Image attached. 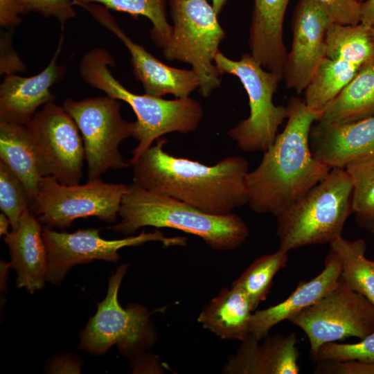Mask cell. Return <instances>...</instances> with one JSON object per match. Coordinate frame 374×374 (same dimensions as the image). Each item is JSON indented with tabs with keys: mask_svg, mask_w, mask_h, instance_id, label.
Here are the masks:
<instances>
[{
	"mask_svg": "<svg viewBox=\"0 0 374 374\" xmlns=\"http://www.w3.org/2000/svg\"><path fill=\"white\" fill-rule=\"evenodd\" d=\"M156 141L131 164L133 184L211 214H229L248 204L249 170L244 158L228 157L208 166L169 154L164 138Z\"/></svg>",
	"mask_w": 374,
	"mask_h": 374,
	"instance_id": "6da1fadb",
	"label": "cell"
},
{
	"mask_svg": "<svg viewBox=\"0 0 374 374\" xmlns=\"http://www.w3.org/2000/svg\"><path fill=\"white\" fill-rule=\"evenodd\" d=\"M286 125L247 177L248 204L257 213L278 216L321 181L331 168L314 157L310 135L321 112L292 97Z\"/></svg>",
	"mask_w": 374,
	"mask_h": 374,
	"instance_id": "7a4b0ae2",
	"label": "cell"
},
{
	"mask_svg": "<svg viewBox=\"0 0 374 374\" xmlns=\"http://www.w3.org/2000/svg\"><path fill=\"white\" fill-rule=\"evenodd\" d=\"M114 65V59L107 50L96 47L81 58L79 73L89 85L127 103L134 111L136 120L133 137L139 143L132 152L130 165L163 135L187 134L198 127L203 117V108L198 101L190 97L166 100L132 93L112 74L109 66Z\"/></svg>",
	"mask_w": 374,
	"mask_h": 374,
	"instance_id": "3957f363",
	"label": "cell"
},
{
	"mask_svg": "<svg viewBox=\"0 0 374 374\" xmlns=\"http://www.w3.org/2000/svg\"><path fill=\"white\" fill-rule=\"evenodd\" d=\"M121 222L114 232L134 233L139 228H171L195 235L217 251L239 247L249 235L244 220L231 213L215 215L204 212L175 198L128 185L118 213Z\"/></svg>",
	"mask_w": 374,
	"mask_h": 374,
	"instance_id": "277c9868",
	"label": "cell"
},
{
	"mask_svg": "<svg viewBox=\"0 0 374 374\" xmlns=\"http://www.w3.org/2000/svg\"><path fill=\"white\" fill-rule=\"evenodd\" d=\"M353 184L341 168H333L302 198L276 217L278 249L331 244L353 213Z\"/></svg>",
	"mask_w": 374,
	"mask_h": 374,
	"instance_id": "5b68a950",
	"label": "cell"
},
{
	"mask_svg": "<svg viewBox=\"0 0 374 374\" xmlns=\"http://www.w3.org/2000/svg\"><path fill=\"white\" fill-rule=\"evenodd\" d=\"M214 62L222 75L228 73L239 79L249 98L248 118L232 127L229 136L244 152L265 151L275 141L279 126L288 116L287 106L276 105L273 101L283 75L265 70L251 53L233 60L219 51Z\"/></svg>",
	"mask_w": 374,
	"mask_h": 374,
	"instance_id": "8992f818",
	"label": "cell"
},
{
	"mask_svg": "<svg viewBox=\"0 0 374 374\" xmlns=\"http://www.w3.org/2000/svg\"><path fill=\"white\" fill-rule=\"evenodd\" d=\"M170 8L172 32L163 55L191 65L199 79L201 95L208 97L221 82L214 60L225 33L218 15L207 0H170Z\"/></svg>",
	"mask_w": 374,
	"mask_h": 374,
	"instance_id": "52a82bcc",
	"label": "cell"
},
{
	"mask_svg": "<svg viewBox=\"0 0 374 374\" xmlns=\"http://www.w3.org/2000/svg\"><path fill=\"white\" fill-rule=\"evenodd\" d=\"M62 107L76 123L84 148L87 181L99 179L109 169L128 167L120 151L121 143L134 132V122L123 119L121 100L108 96L74 100L66 98Z\"/></svg>",
	"mask_w": 374,
	"mask_h": 374,
	"instance_id": "ba28073f",
	"label": "cell"
},
{
	"mask_svg": "<svg viewBox=\"0 0 374 374\" xmlns=\"http://www.w3.org/2000/svg\"><path fill=\"white\" fill-rule=\"evenodd\" d=\"M128 185L103 181L100 178L84 184L65 185L54 177H43L32 202L33 215L42 224L61 229L81 217L94 216L114 222Z\"/></svg>",
	"mask_w": 374,
	"mask_h": 374,
	"instance_id": "9c48e42d",
	"label": "cell"
},
{
	"mask_svg": "<svg viewBox=\"0 0 374 374\" xmlns=\"http://www.w3.org/2000/svg\"><path fill=\"white\" fill-rule=\"evenodd\" d=\"M292 324L308 337L314 361L327 343L350 337L362 339L374 332V305L341 283L319 301L292 317Z\"/></svg>",
	"mask_w": 374,
	"mask_h": 374,
	"instance_id": "30bf717a",
	"label": "cell"
},
{
	"mask_svg": "<svg viewBox=\"0 0 374 374\" xmlns=\"http://www.w3.org/2000/svg\"><path fill=\"white\" fill-rule=\"evenodd\" d=\"M42 177L65 185L79 184L84 148L80 130L62 106L44 105L26 125Z\"/></svg>",
	"mask_w": 374,
	"mask_h": 374,
	"instance_id": "8fae6325",
	"label": "cell"
},
{
	"mask_svg": "<svg viewBox=\"0 0 374 374\" xmlns=\"http://www.w3.org/2000/svg\"><path fill=\"white\" fill-rule=\"evenodd\" d=\"M42 237L45 243L48 269L46 280L60 283L66 273L74 265L93 260L116 262L118 251L125 247L139 246L152 242H161L165 247L186 244L184 237H166L161 232L143 231L136 236L121 240H108L100 235V229H80L73 233L57 232L44 226Z\"/></svg>",
	"mask_w": 374,
	"mask_h": 374,
	"instance_id": "7c38bea8",
	"label": "cell"
},
{
	"mask_svg": "<svg viewBox=\"0 0 374 374\" xmlns=\"http://www.w3.org/2000/svg\"><path fill=\"white\" fill-rule=\"evenodd\" d=\"M126 269V265H121L109 279L106 297L98 303L96 313L80 332V348L101 355L114 344L130 350L148 339V311L139 305L123 308L118 301V292Z\"/></svg>",
	"mask_w": 374,
	"mask_h": 374,
	"instance_id": "4fadbf2b",
	"label": "cell"
},
{
	"mask_svg": "<svg viewBox=\"0 0 374 374\" xmlns=\"http://www.w3.org/2000/svg\"><path fill=\"white\" fill-rule=\"evenodd\" d=\"M80 7L114 34L127 47L130 55L133 74L142 84L145 93L161 98L172 94L177 98H182L189 97L194 90L199 87V79L192 69L188 70L172 67L156 58L125 34L108 8L93 3L83 4Z\"/></svg>",
	"mask_w": 374,
	"mask_h": 374,
	"instance_id": "5bb4252c",
	"label": "cell"
},
{
	"mask_svg": "<svg viewBox=\"0 0 374 374\" xmlns=\"http://www.w3.org/2000/svg\"><path fill=\"white\" fill-rule=\"evenodd\" d=\"M333 24L310 0H299L292 21V42L283 74L286 87L300 94L310 82L326 55V37Z\"/></svg>",
	"mask_w": 374,
	"mask_h": 374,
	"instance_id": "9a60e30c",
	"label": "cell"
},
{
	"mask_svg": "<svg viewBox=\"0 0 374 374\" xmlns=\"http://www.w3.org/2000/svg\"><path fill=\"white\" fill-rule=\"evenodd\" d=\"M62 43L48 66L39 73L30 77L17 74L6 75L0 86V121L27 125L44 105L54 102L51 87L62 80L66 69L56 62Z\"/></svg>",
	"mask_w": 374,
	"mask_h": 374,
	"instance_id": "2e32d148",
	"label": "cell"
},
{
	"mask_svg": "<svg viewBox=\"0 0 374 374\" xmlns=\"http://www.w3.org/2000/svg\"><path fill=\"white\" fill-rule=\"evenodd\" d=\"M251 335L243 340L224 366L231 374H298L299 353L294 332L276 334L260 343Z\"/></svg>",
	"mask_w": 374,
	"mask_h": 374,
	"instance_id": "e0dca14e",
	"label": "cell"
},
{
	"mask_svg": "<svg viewBox=\"0 0 374 374\" xmlns=\"http://www.w3.org/2000/svg\"><path fill=\"white\" fill-rule=\"evenodd\" d=\"M341 262L330 249L322 271L308 281H301L290 295L280 303L251 314L249 333L258 340L264 339L279 323L287 320L314 304L339 283Z\"/></svg>",
	"mask_w": 374,
	"mask_h": 374,
	"instance_id": "ac0fdd59",
	"label": "cell"
},
{
	"mask_svg": "<svg viewBox=\"0 0 374 374\" xmlns=\"http://www.w3.org/2000/svg\"><path fill=\"white\" fill-rule=\"evenodd\" d=\"M310 145L314 157L333 168L374 153V116L344 125L312 126Z\"/></svg>",
	"mask_w": 374,
	"mask_h": 374,
	"instance_id": "d6986e66",
	"label": "cell"
},
{
	"mask_svg": "<svg viewBox=\"0 0 374 374\" xmlns=\"http://www.w3.org/2000/svg\"><path fill=\"white\" fill-rule=\"evenodd\" d=\"M41 224L28 208L17 228L4 237L11 256L10 267L17 274V287L31 294L42 289L46 280L48 257Z\"/></svg>",
	"mask_w": 374,
	"mask_h": 374,
	"instance_id": "ffe728a7",
	"label": "cell"
},
{
	"mask_svg": "<svg viewBox=\"0 0 374 374\" xmlns=\"http://www.w3.org/2000/svg\"><path fill=\"white\" fill-rule=\"evenodd\" d=\"M290 0H254L249 45L251 56L263 67L283 75L287 52L283 21Z\"/></svg>",
	"mask_w": 374,
	"mask_h": 374,
	"instance_id": "44dd1931",
	"label": "cell"
},
{
	"mask_svg": "<svg viewBox=\"0 0 374 374\" xmlns=\"http://www.w3.org/2000/svg\"><path fill=\"white\" fill-rule=\"evenodd\" d=\"M254 311L249 298L240 288H224L200 312L197 321L220 339L242 341L249 335Z\"/></svg>",
	"mask_w": 374,
	"mask_h": 374,
	"instance_id": "7402d4cb",
	"label": "cell"
},
{
	"mask_svg": "<svg viewBox=\"0 0 374 374\" xmlns=\"http://www.w3.org/2000/svg\"><path fill=\"white\" fill-rule=\"evenodd\" d=\"M374 116V58L325 107L317 123L344 125Z\"/></svg>",
	"mask_w": 374,
	"mask_h": 374,
	"instance_id": "603a6c76",
	"label": "cell"
},
{
	"mask_svg": "<svg viewBox=\"0 0 374 374\" xmlns=\"http://www.w3.org/2000/svg\"><path fill=\"white\" fill-rule=\"evenodd\" d=\"M0 161L22 181L32 203L43 177L26 125L0 121Z\"/></svg>",
	"mask_w": 374,
	"mask_h": 374,
	"instance_id": "cb8c5ba5",
	"label": "cell"
},
{
	"mask_svg": "<svg viewBox=\"0 0 374 374\" xmlns=\"http://www.w3.org/2000/svg\"><path fill=\"white\" fill-rule=\"evenodd\" d=\"M363 66L342 57H326L304 91V102L322 112Z\"/></svg>",
	"mask_w": 374,
	"mask_h": 374,
	"instance_id": "d4e9b609",
	"label": "cell"
},
{
	"mask_svg": "<svg viewBox=\"0 0 374 374\" xmlns=\"http://www.w3.org/2000/svg\"><path fill=\"white\" fill-rule=\"evenodd\" d=\"M330 245L341 262L339 282L374 305V260L366 256L365 241L348 240L341 236Z\"/></svg>",
	"mask_w": 374,
	"mask_h": 374,
	"instance_id": "484cf974",
	"label": "cell"
},
{
	"mask_svg": "<svg viewBox=\"0 0 374 374\" xmlns=\"http://www.w3.org/2000/svg\"><path fill=\"white\" fill-rule=\"evenodd\" d=\"M326 57H342L364 66L374 58L370 27L332 24L326 37Z\"/></svg>",
	"mask_w": 374,
	"mask_h": 374,
	"instance_id": "4316f807",
	"label": "cell"
},
{
	"mask_svg": "<svg viewBox=\"0 0 374 374\" xmlns=\"http://www.w3.org/2000/svg\"><path fill=\"white\" fill-rule=\"evenodd\" d=\"M353 184L352 208L358 225L374 233V153L346 165Z\"/></svg>",
	"mask_w": 374,
	"mask_h": 374,
	"instance_id": "83f0119b",
	"label": "cell"
},
{
	"mask_svg": "<svg viewBox=\"0 0 374 374\" xmlns=\"http://www.w3.org/2000/svg\"><path fill=\"white\" fill-rule=\"evenodd\" d=\"M288 252L278 249L276 252L256 258L233 283L242 290L255 310L269 292L275 275L288 261Z\"/></svg>",
	"mask_w": 374,
	"mask_h": 374,
	"instance_id": "f1b7e54d",
	"label": "cell"
},
{
	"mask_svg": "<svg viewBox=\"0 0 374 374\" xmlns=\"http://www.w3.org/2000/svg\"><path fill=\"white\" fill-rule=\"evenodd\" d=\"M73 6L98 3L109 10L126 12L133 17L143 16L152 23L151 38L159 47L163 48L169 42L172 32L166 17V0H72Z\"/></svg>",
	"mask_w": 374,
	"mask_h": 374,
	"instance_id": "f546056e",
	"label": "cell"
},
{
	"mask_svg": "<svg viewBox=\"0 0 374 374\" xmlns=\"http://www.w3.org/2000/svg\"><path fill=\"white\" fill-rule=\"evenodd\" d=\"M30 204L24 184L0 161V208L8 217L12 229L17 228L22 214Z\"/></svg>",
	"mask_w": 374,
	"mask_h": 374,
	"instance_id": "4dcf8cb0",
	"label": "cell"
},
{
	"mask_svg": "<svg viewBox=\"0 0 374 374\" xmlns=\"http://www.w3.org/2000/svg\"><path fill=\"white\" fill-rule=\"evenodd\" d=\"M353 359L374 362V332L356 343L325 344L319 348L314 361L318 362Z\"/></svg>",
	"mask_w": 374,
	"mask_h": 374,
	"instance_id": "1f68e13d",
	"label": "cell"
},
{
	"mask_svg": "<svg viewBox=\"0 0 374 374\" xmlns=\"http://www.w3.org/2000/svg\"><path fill=\"white\" fill-rule=\"evenodd\" d=\"M333 24L357 25L361 21V3L357 0H310Z\"/></svg>",
	"mask_w": 374,
	"mask_h": 374,
	"instance_id": "d6a6232c",
	"label": "cell"
},
{
	"mask_svg": "<svg viewBox=\"0 0 374 374\" xmlns=\"http://www.w3.org/2000/svg\"><path fill=\"white\" fill-rule=\"evenodd\" d=\"M27 13L35 12L45 17H53L62 25L75 17L72 0H17Z\"/></svg>",
	"mask_w": 374,
	"mask_h": 374,
	"instance_id": "836d02e7",
	"label": "cell"
},
{
	"mask_svg": "<svg viewBox=\"0 0 374 374\" xmlns=\"http://www.w3.org/2000/svg\"><path fill=\"white\" fill-rule=\"evenodd\" d=\"M14 29L1 31L0 36V73L11 75L26 71V65L12 48V38Z\"/></svg>",
	"mask_w": 374,
	"mask_h": 374,
	"instance_id": "e575fe53",
	"label": "cell"
},
{
	"mask_svg": "<svg viewBox=\"0 0 374 374\" xmlns=\"http://www.w3.org/2000/svg\"><path fill=\"white\" fill-rule=\"evenodd\" d=\"M314 373L324 374H374V362L364 360L321 361Z\"/></svg>",
	"mask_w": 374,
	"mask_h": 374,
	"instance_id": "d590c367",
	"label": "cell"
},
{
	"mask_svg": "<svg viewBox=\"0 0 374 374\" xmlns=\"http://www.w3.org/2000/svg\"><path fill=\"white\" fill-rule=\"evenodd\" d=\"M28 14L17 0H0V26L14 29L21 24L20 15Z\"/></svg>",
	"mask_w": 374,
	"mask_h": 374,
	"instance_id": "8d00e7d4",
	"label": "cell"
},
{
	"mask_svg": "<svg viewBox=\"0 0 374 374\" xmlns=\"http://www.w3.org/2000/svg\"><path fill=\"white\" fill-rule=\"evenodd\" d=\"M361 24L374 26V0H364L361 3Z\"/></svg>",
	"mask_w": 374,
	"mask_h": 374,
	"instance_id": "74e56055",
	"label": "cell"
},
{
	"mask_svg": "<svg viewBox=\"0 0 374 374\" xmlns=\"http://www.w3.org/2000/svg\"><path fill=\"white\" fill-rule=\"evenodd\" d=\"M11 224L8 217L3 213L0 214V234L7 235L8 232L9 225Z\"/></svg>",
	"mask_w": 374,
	"mask_h": 374,
	"instance_id": "f35d334b",
	"label": "cell"
},
{
	"mask_svg": "<svg viewBox=\"0 0 374 374\" xmlns=\"http://www.w3.org/2000/svg\"><path fill=\"white\" fill-rule=\"evenodd\" d=\"M10 267V263H6L5 261H1V290L6 289L5 283L8 277V267Z\"/></svg>",
	"mask_w": 374,
	"mask_h": 374,
	"instance_id": "ab89813d",
	"label": "cell"
},
{
	"mask_svg": "<svg viewBox=\"0 0 374 374\" xmlns=\"http://www.w3.org/2000/svg\"><path fill=\"white\" fill-rule=\"evenodd\" d=\"M228 1L229 0H211V5L217 15L220 14Z\"/></svg>",
	"mask_w": 374,
	"mask_h": 374,
	"instance_id": "60d3db41",
	"label": "cell"
},
{
	"mask_svg": "<svg viewBox=\"0 0 374 374\" xmlns=\"http://www.w3.org/2000/svg\"><path fill=\"white\" fill-rule=\"evenodd\" d=\"M370 35H371V38L372 44L374 48V26L370 27Z\"/></svg>",
	"mask_w": 374,
	"mask_h": 374,
	"instance_id": "b9f144b4",
	"label": "cell"
},
{
	"mask_svg": "<svg viewBox=\"0 0 374 374\" xmlns=\"http://www.w3.org/2000/svg\"><path fill=\"white\" fill-rule=\"evenodd\" d=\"M357 1L361 3H362L364 0H357Z\"/></svg>",
	"mask_w": 374,
	"mask_h": 374,
	"instance_id": "7bdbcfd3",
	"label": "cell"
}]
</instances>
